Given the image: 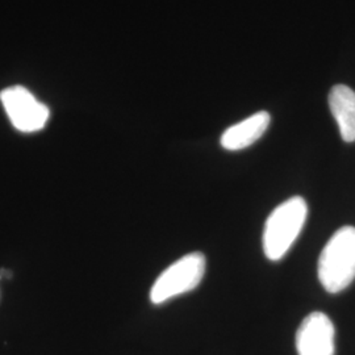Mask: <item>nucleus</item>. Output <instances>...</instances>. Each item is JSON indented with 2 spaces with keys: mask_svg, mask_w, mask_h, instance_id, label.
<instances>
[{
  "mask_svg": "<svg viewBox=\"0 0 355 355\" xmlns=\"http://www.w3.org/2000/svg\"><path fill=\"white\" fill-rule=\"evenodd\" d=\"M318 279L325 291L338 293L355 279V228L343 227L327 242L318 258Z\"/></svg>",
  "mask_w": 355,
  "mask_h": 355,
  "instance_id": "1",
  "label": "nucleus"
},
{
  "mask_svg": "<svg viewBox=\"0 0 355 355\" xmlns=\"http://www.w3.org/2000/svg\"><path fill=\"white\" fill-rule=\"evenodd\" d=\"M308 216L303 198L293 196L278 205L267 218L263 230V252L270 261H279L299 237Z\"/></svg>",
  "mask_w": 355,
  "mask_h": 355,
  "instance_id": "2",
  "label": "nucleus"
},
{
  "mask_svg": "<svg viewBox=\"0 0 355 355\" xmlns=\"http://www.w3.org/2000/svg\"><path fill=\"white\" fill-rule=\"evenodd\" d=\"M204 272V254H186L167 267L154 282L150 290L153 304H162L175 296L195 290L203 280Z\"/></svg>",
  "mask_w": 355,
  "mask_h": 355,
  "instance_id": "3",
  "label": "nucleus"
},
{
  "mask_svg": "<svg viewBox=\"0 0 355 355\" xmlns=\"http://www.w3.org/2000/svg\"><path fill=\"white\" fill-rule=\"evenodd\" d=\"M0 101L13 127L23 133H35L46 125L51 111L23 86L3 89Z\"/></svg>",
  "mask_w": 355,
  "mask_h": 355,
  "instance_id": "4",
  "label": "nucleus"
},
{
  "mask_svg": "<svg viewBox=\"0 0 355 355\" xmlns=\"http://www.w3.org/2000/svg\"><path fill=\"white\" fill-rule=\"evenodd\" d=\"M336 330L329 316L322 312L308 315L296 333L299 355H334Z\"/></svg>",
  "mask_w": 355,
  "mask_h": 355,
  "instance_id": "5",
  "label": "nucleus"
},
{
  "mask_svg": "<svg viewBox=\"0 0 355 355\" xmlns=\"http://www.w3.org/2000/svg\"><path fill=\"white\" fill-rule=\"evenodd\" d=\"M271 117L268 112L261 111L245 119L241 123L229 127L221 136V146L230 152L249 148L259 140L270 125Z\"/></svg>",
  "mask_w": 355,
  "mask_h": 355,
  "instance_id": "6",
  "label": "nucleus"
},
{
  "mask_svg": "<svg viewBox=\"0 0 355 355\" xmlns=\"http://www.w3.org/2000/svg\"><path fill=\"white\" fill-rule=\"evenodd\" d=\"M329 107L345 142L355 141V92L345 85L330 89Z\"/></svg>",
  "mask_w": 355,
  "mask_h": 355,
  "instance_id": "7",
  "label": "nucleus"
}]
</instances>
